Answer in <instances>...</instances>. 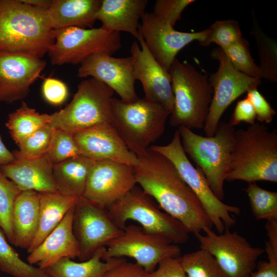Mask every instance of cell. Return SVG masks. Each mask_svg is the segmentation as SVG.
Here are the masks:
<instances>
[{
    "label": "cell",
    "mask_w": 277,
    "mask_h": 277,
    "mask_svg": "<svg viewBox=\"0 0 277 277\" xmlns=\"http://www.w3.org/2000/svg\"><path fill=\"white\" fill-rule=\"evenodd\" d=\"M14 159V155L4 144L0 136V167L11 162Z\"/></svg>",
    "instance_id": "bcb514c9"
},
{
    "label": "cell",
    "mask_w": 277,
    "mask_h": 277,
    "mask_svg": "<svg viewBox=\"0 0 277 277\" xmlns=\"http://www.w3.org/2000/svg\"><path fill=\"white\" fill-rule=\"evenodd\" d=\"M139 42L134 41L130 47L136 80L142 84L146 99L159 103L170 114L174 105L171 76L152 56L139 33Z\"/></svg>",
    "instance_id": "ac0fdd59"
},
{
    "label": "cell",
    "mask_w": 277,
    "mask_h": 277,
    "mask_svg": "<svg viewBox=\"0 0 277 277\" xmlns=\"http://www.w3.org/2000/svg\"><path fill=\"white\" fill-rule=\"evenodd\" d=\"M74 206L60 224L27 256V262L45 269L63 258H78L80 249L73 228Z\"/></svg>",
    "instance_id": "7402d4cb"
},
{
    "label": "cell",
    "mask_w": 277,
    "mask_h": 277,
    "mask_svg": "<svg viewBox=\"0 0 277 277\" xmlns=\"http://www.w3.org/2000/svg\"><path fill=\"white\" fill-rule=\"evenodd\" d=\"M141 19L139 33L152 56L168 72L181 49L194 41L202 42L208 32V29L195 32L177 31L152 12H145Z\"/></svg>",
    "instance_id": "2e32d148"
},
{
    "label": "cell",
    "mask_w": 277,
    "mask_h": 277,
    "mask_svg": "<svg viewBox=\"0 0 277 277\" xmlns=\"http://www.w3.org/2000/svg\"><path fill=\"white\" fill-rule=\"evenodd\" d=\"M80 155V150L73 135L53 128L50 144L45 154L48 160L54 165Z\"/></svg>",
    "instance_id": "d590c367"
},
{
    "label": "cell",
    "mask_w": 277,
    "mask_h": 277,
    "mask_svg": "<svg viewBox=\"0 0 277 277\" xmlns=\"http://www.w3.org/2000/svg\"><path fill=\"white\" fill-rule=\"evenodd\" d=\"M211 56L219 61V66L216 72L209 77L213 95L203 128L206 136L214 135L222 115L234 100L261 84V79L250 77L236 70L220 47L212 51Z\"/></svg>",
    "instance_id": "7c38bea8"
},
{
    "label": "cell",
    "mask_w": 277,
    "mask_h": 277,
    "mask_svg": "<svg viewBox=\"0 0 277 277\" xmlns=\"http://www.w3.org/2000/svg\"><path fill=\"white\" fill-rule=\"evenodd\" d=\"M187 277H228L209 252L200 248L180 256Z\"/></svg>",
    "instance_id": "1f68e13d"
},
{
    "label": "cell",
    "mask_w": 277,
    "mask_h": 277,
    "mask_svg": "<svg viewBox=\"0 0 277 277\" xmlns=\"http://www.w3.org/2000/svg\"><path fill=\"white\" fill-rule=\"evenodd\" d=\"M169 73L174 98V108L169 116L170 125L191 130L203 129L213 95L208 75L176 58Z\"/></svg>",
    "instance_id": "8992f818"
},
{
    "label": "cell",
    "mask_w": 277,
    "mask_h": 277,
    "mask_svg": "<svg viewBox=\"0 0 277 277\" xmlns=\"http://www.w3.org/2000/svg\"><path fill=\"white\" fill-rule=\"evenodd\" d=\"M149 148L164 155L173 164L182 179L200 201L219 233H222L225 227L230 228L235 225L236 221L232 214L239 215L240 208L224 203L214 194L202 171L192 165L185 153L177 129L169 144L152 145Z\"/></svg>",
    "instance_id": "9c48e42d"
},
{
    "label": "cell",
    "mask_w": 277,
    "mask_h": 277,
    "mask_svg": "<svg viewBox=\"0 0 277 277\" xmlns=\"http://www.w3.org/2000/svg\"><path fill=\"white\" fill-rule=\"evenodd\" d=\"M194 0H157L153 12L158 18L174 27L184 9Z\"/></svg>",
    "instance_id": "f35d334b"
},
{
    "label": "cell",
    "mask_w": 277,
    "mask_h": 277,
    "mask_svg": "<svg viewBox=\"0 0 277 277\" xmlns=\"http://www.w3.org/2000/svg\"><path fill=\"white\" fill-rule=\"evenodd\" d=\"M226 181L277 183V131L258 122L235 131Z\"/></svg>",
    "instance_id": "3957f363"
},
{
    "label": "cell",
    "mask_w": 277,
    "mask_h": 277,
    "mask_svg": "<svg viewBox=\"0 0 277 277\" xmlns=\"http://www.w3.org/2000/svg\"><path fill=\"white\" fill-rule=\"evenodd\" d=\"M183 148L205 175L214 194L222 201L228 174L235 128L228 122L220 123L214 135L204 136L184 126L177 129Z\"/></svg>",
    "instance_id": "5b68a950"
},
{
    "label": "cell",
    "mask_w": 277,
    "mask_h": 277,
    "mask_svg": "<svg viewBox=\"0 0 277 277\" xmlns=\"http://www.w3.org/2000/svg\"><path fill=\"white\" fill-rule=\"evenodd\" d=\"M47 10L0 0V53L42 58L54 43Z\"/></svg>",
    "instance_id": "7a4b0ae2"
},
{
    "label": "cell",
    "mask_w": 277,
    "mask_h": 277,
    "mask_svg": "<svg viewBox=\"0 0 277 277\" xmlns=\"http://www.w3.org/2000/svg\"><path fill=\"white\" fill-rule=\"evenodd\" d=\"M252 28L250 34L256 42L260 64V78L271 82H277V44L275 39L267 35L261 29L252 11Z\"/></svg>",
    "instance_id": "f546056e"
},
{
    "label": "cell",
    "mask_w": 277,
    "mask_h": 277,
    "mask_svg": "<svg viewBox=\"0 0 277 277\" xmlns=\"http://www.w3.org/2000/svg\"><path fill=\"white\" fill-rule=\"evenodd\" d=\"M24 3L41 9L48 10L52 0H21Z\"/></svg>",
    "instance_id": "7dc6e473"
},
{
    "label": "cell",
    "mask_w": 277,
    "mask_h": 277,
    "mask_svg": "<svg viewBox=\"0 0 277 277\" xmlns=\"http://www.w3.org/2000/svg\"><path fill=\"white\" fill-rule=\"evenodd\" d=\"M245 191L256 219L277 220V192L264 189L255 183H248Z\"/></svg>",
    "instance_id": "d6a6232c"
},
{
    "label": "cell",
    "mask_w": 277,
    "mask_h": 277,
    "mask_svg": "<svg viewBox=\"0 0 277 277\" xmlns=\"http://www.w3.org/2000/svg\"><path fill=\"white\" fill-rule=\"evenodd\" d=\"M102 277H152L137 264L128 262L125 259L107 271Z\"/></svg>",
    "instance_id": "b9f144b4"
},
{
    "label": "cell",
    "mask_w": 277,
    "mask_h": 277,
    "mask_svg": "<svg viewBox=\"0 0 277 277\" xmlns=\"http://www.w3.org/2000/svg\"><path fill=\"white\" fill-rule=\"evenodd\" d=\"M22 191L0 170V228L13 244L12 213L16 200Z\"/></svg>",
    "instance_id": "836d02e7"
},
{
    "label": "cell",
    "mask_w": 277,
    "mask_h": 277,
    "mask_svg": "<svg viewBox=\"0 0 277 277\" xmlns=\"http://www.w3.org/2000/svg\"><path fill=\"white\" fill-rule=\"evenodd\" d=\"M0 228V270L13 277H49L45 270L23 261Z\"/></svg>",
    "instance_id": "4dcf8cb0"
},
{
    "label": "cell",
    "mask_w": 277,
    "mask_h": 277,
    "mask_svg": "<svg viewBox=\"0 0 277 277\" xmlns=\"http://www.w3.org/2000/svg\"><path fill=\"white\" fill-rule=\"evenodd\" d=\"M77 76L91 77L105 84L121 97L131 102L137 100L136 80L131 57H115L106 53H95L80 64Z\"/></svg>",
    "instance_id": "e0dca14e"
},
{
    "label": "cell",
    "mask_w": 277,
    "mask_h": 277,
    "mask_svg": "<svg viewBox=\"0 0 277 277\" xmlns=\"http://www.w3.org/2000/svg\"><path fill=\"white\" fill-rule=\"evenodd\" d=\"M256 115L253 107L246 97L238 102L231 117L228 122L235 126L244 122L250 125L255 122Z\"/></svg>",
    "instance_id": "f6af8a7d"
},
{
    "label": "cell",
    "mask_w": 277,
    "mask_h": 277,
    "mask_svg": "<svg viewBox=\"0 0 277 277\" xmlns=\"http://www.w3.org/2000/svg\"><path fill=\"white\" fill-rule=\"evenodd\" d=\"M137 156L136 183L163 211L194 235L212 229L200 201L168 159L150 148Z\"/></svg>",
    "instance_id": "6da1fadb"
},
{
    "label": "cell",
    "mask_w": 277,
    "mask_h": 277,
    "mask_svg": "<svg viewBox=\"0 0 277 277\" xmlns=\"http://www.w3.org/2000/svg\"><path fill=\"white\" fill-rule=\"evenodd\" d=\"M208 30L205 39L199 43L201 46H207L213 43L223 49L243 37L239 23L234 19L216 21Z\"/></svg>",
    "instance_id": "8d00e7d4"
},
{
    "label": "cell",
    "mask_w": 277,
    "mask_h": 277,
    "mask_svg": "<svg viewBox=\"0 0 277 277\" xmlns=\"http://www.w3.org/2000/svg\"><path fill=\"white\" fill-rule=\"evenodd\" d=\"M200 248L216 260L228 277H249L255 268L264 249L252 246L246 238L229 228L217 234L212 230L195 235Z\"/></svg>",
    "instance_id": "4fadbf2b"
},
{
    "label": "cell",
    "mask_w": 277,
    "mask_h": 277,
    "mask_svg": "<svg viewBox=\"0 0 277 277\" xmlns=\"http://www.w3.org/2000/svg\"><path fill=\"white\" fill-rule=\"evenodd\" d=\"M54 43L48 54L52 65L78 64L97 53L112 55L121 47L119 32L101 27L83 28L76 27L53 30Z\"/></svg>",
    "instance_id": "30bf717a"
},
{
    "label": "cell",
    "mask_w": 277,
    "mask_h": 277,
    "mask_svg": "<svg viewBox=\"0 0 277 277\" xmlns=\"http://www.w3.org/2000/svg\"><path fill=\"white\" fill-rule=\"evenodd\" d=\"M154 200L136 185L107 209L113 222L123 230L133 221L146 232L169 239L176 244L189 239V232L178 220L163 211Z\"/></svg>",
    "instance_id": "52a82bcc"
},
{
    "label": "cell",
    "mask_w": 277,
    "mask_h": 277,
    "mask_svg": "<svg viewBox=\"0 0 277 277\" xmlns=\"http://www.w3.org/2000/svg\"><path fill=\"white\" fill-rule=\"evenodd\" d=\"M81 155L95 161H111L136 167L137 156L127 148L110 122L73 135Z\"/></svg>",
    "instance_id": "d6986e66"
},
{
    "label": "cell",
    "mask_w": 277,
    "mask_h": 277,
    "mask_svg": "<svg viewBox=\"0 0 277 277\" xmlns=\"http://www.w3.org/2000/svg\"><path fill=\"white\" fill-rule=\"evenodd\" d=\"M147 4V0H102L96 19L107 30L128 32L137 39Z\"/></svg>",
    "instance_id": "603a6c76"
},
{
    "label": "cell",
    "mask_w": 277,
    "mask_h": 277,
    "mask_svg": "<svg viewBox=\"0 0 277 277\" xmlns=\"http://www.w3.org/2000/svg\"><path fill=\"white\" fill-rule=\"evenodd\" d=\"M42 90L45 100L55 106L64 103L69 95L66 84L60 80L51 77L44 79Z\"/></svg>",
    "instance_id": "ab89813d"
},
{
    "label": "cell",
    "mask_w": 277,
    "mask_h": 277,
    "mask_svg": "<svg viewBox=\"0 0 277 277\" xmlns=\"http://www.w3.org/2000/svg\"><path fill=\"white\" fill-rule=\"evenodd\" d=\"M246 97L253 107L256 115V119L258 122L264 124L271 123L276 112L258 90V88L248 90Z\"/></svg>",
    "instance_id": "60d3db41"
},
{
    "label": "cell",
    "mask_w": 277,
    "mask_h": 277,
    "mask_svg": "<svg viewBox=\"0 0 277 277\" xmlns=\"http://www.w3.org/2000/svg\"><path fill=\"white\" fill-rule=\"evenodd\" d=\"M53 128L47 124L26 137L18 144L24 157L35 159L45 155L50 144Z\"/></svg>",
    "instance_id": "74e56055"
},
{
    "label": "cell",
    "mask_w": 277,
    "mask_h": 277,
    "mask_svg": "<svg viewBox=\"0 0 277 277\" xmlns=\"http://www.w3.org/2000/svg\"><path fill=\"white\" fill-rule=\"evenodd\" d=\"M264 250L268 261L258 262L249 277H277V248L266 245Z\"/></svg>",
    "instance_id": "7bdbcfd3"
},
{
    "label": "cell",
    "mask_w": 277,
    "mask_h": 277,
    "mask_svg": "<svg viewBox=\"0 0 277 277\" xmlns=\"http://www.w3.org/2000/svg\"><path fill=\"white\" fill-rule=\"evenodd\" d=\"M180 256L181 248L169 239L148 233L140 226L130 224L107 244L104 260L130 258L145 271L152 273L163 259Z\"/></svg>",
    "instance_id": "8fae6325"
},
{
    "label": "cell",
    "mask_w": 277,
    "mask_h": 277,
    "mask_svg": "<svg viewBox=\"0 0 277 277\" xmlns=\"http://www.w3.org/2000/svg\"><path fill=\"white\" fill-rule=\"evenodd\" d=\"M39 193V222L36 235L27 249L30 253L60 224L78 198L64 195L59 192Z\"/></svg>",
    "instance_id": "484cf974"
},
{
    "label": "cell",
    "mask_w": 277,
    "mask_h": 277,
    "mask_svg": "<svg viewBox=\"0 0 277 277\" xmlns=\"http://www.w3.org/2000/svg\"><path fill=\"white\" fill-rule=\"evenodd\" d=\"M106 248L99 249L89 259L77 262L65 257L44 269L49 277H102L124 258L104 260Z\"/></svg>",
    "instance_id": "4316f807"
},
{
    "label": "cell",
    "mask_w": 277,
    "mask_h": 277,
    "mask_svg": "<svg viewBox=\"0 0 277 277\" xmlns=\"http://www.w3.org/2000/svg\"><path fill=\"white\" fill-rule=\"evenodd\" d=\"M50 120V114H41L22 102L19 108L9 114L6 126L17 145L41 127L49 124Z\"/></svg>",
    "instance_id": "f1b7e54d"
},
{
    "label": "cell",
    "mask_w": 277,
    "mask_h": 277,
    "mask_svg": "<svg viewBox=\"0 0 277 277\" xmlns=\"http://www.w3.org/2000/svg\"><path fill=\"white\" fill-rule=\"evenodd\" d=\"M222 49L236 70L250 77L261 79L260 68L251 56L249 43L245 38L242 37Z\"/></svg>",
    "instance_id": "e575fe53"
},
{
    "label": "cell",
    "mask_w": 277,
    "mask_h": 277,
    "mask_svg": "<svg viewBox=\"0 0 277 277\" xmlns=\"http://www.w3.org/2000/svg\"><path fill=\"white\" fill-rule=\"evenodd\" d=\"M111 123L136 156L145 152L164 133L170 112L145 98L127 102L113 97Z\"/></svg>",
    "instance_id": "277c9868"
},
{
    "label": "cell",
    "mask_w": 277,
    "mask_h": 277,
    "mask_svg": "<svg viewBox=\"0 0 277 277\" xmlns=\"http://www.w3.org/2000/svg\"><path fill=\"white\" fill-rule=\"evenodd\" d=\"M114 93L97 80H84L78 84L71 101L63 109L50 114L49 125L73 135L102 123H111Z\"/></svg>",
    "instance_id": "ba28073f"
},
{
    "label": "cell",
    "mask_w": 277,
    "mask_h": 277,
    "mask_svg": "<svg viewBox=\"0 0 277 277\" xmlns=\"http://www.w3.org/2000/svg\"><path fill=\"white\" fill-rule=\"evenodd\" d=\"M180 257H169L162 260L151 273L152 277H187Z\"/></svg>",
    "instance_id": "ee69618b"
},
{
    "label": "cell",
    "mask_w": 277,
    "mask_h": 277,
    "mask_svg": "<svg viewBox=\"0 0 277 277\" xmlns=\"http://www.w3.org/2000/svg\"><path fill=\"white\" fill-rule=\"evenodd\" d=\"M102 0H52L47 10L53 30L76 27L92 28Z\"/></svg>",
    "instance_id": "cb8c5ba5"
},
{
    "label": "cell",
    "mask_w": 277,
    "mask_h": 277,
    "mask_svg": "<svg viewBox=\"0 0 277 277\" xmlns=\"http://www.w3.org/2000/svg\"><path fill=\"white\" fill-rule=\"evenodd\" d=\"M46 65L41 58L1 53L0 102L9 104L24 99Z\"/></svg>",
    "instance_id": "ffe728a7"
},
{
    "label": "cell",
    "mask_w": 277,
    "mask_h": 277,
    "mask_svg": "<svg viewBox=\"0 0 277 277\" xmlns=\"http://www.w3.org/2000/svg\"><path fill=\"white\" fill-rule=\"evenodd\" d=\"M137 184L134 167L111 161H95L82 197L107 209Z\"/></svg>",
    "instance_id": "9a60e30c"
},
{
    "label": "cell",
    "mask_w": 277,
    "mask_h": 277,
    "mask_svg": "<svg viewBox=\"0 0 277 277\" xmlns=\"http://www.w3.org/2000/svg\"><path fill=\"white\" fill-rule=\"evenodd\" d=\"M73 228L81 261L89 259L99 249L106 248L123 231L113 222L106 209L82 196L74 206Z\"/></svg>",
    "instance_id": "5bb4252c"
},
{
    "label": "cell",
    "mask_w": 277,
    "mask_h": 277,
    "mask_svg": "<svg viewBox=\"0 0 277 277\" xmlns=\"http://www.w3.org/2000/svg\"><path fill=\"white\" fill-rule=\"evenodd\" d=\"M38 222L39 193L22 191L12 213L13 245L27 250L36 235Z\"/></svg>",
    "instance_id": "d4e9b609"
},
{
    "label": "cell",
    "mask_w": 277,
    "mask_h": 277,
    "mask_svg": "<svg viewBox=\"0 0 277 277\" xmlns=\"http://www.w3.org/2000/svg\"><path fill=\"white\" fill-rule=\"evenodd\" d=\"M13 160L0 167L2 173L13 182L21 191L58 192L53 176V165L46 156L35 159L23 156L13 151Z\"/></svg>",
    "instance_id": "44dd1931"
},
{
    "label": "cell",
    "mask_w": 277,
    "mask_h": 277,
    "mask_svg": "<svg viewBox=\"0 0 277 277\" xmlns=\"http://www.w3.org/2000/svg\"><path fill=\"white\" fill-rule=\"evenodd\" d=\"M94 162L80 155L54 165L53 173L58 192L65 196H82Z\"/></svg>",
    "instance_id": "83f0119b"
}]
</instances>
